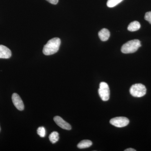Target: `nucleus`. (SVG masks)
<instances>
[{
    "label": "nucleus",
    "mask_w": 151,
    "mask_h": 151,
    "mask_svg": "<svg viewBox=\"0 0 151 151\" xmlns=\"http://www.w3.org/2000/svg\"><path fill=\"white\" fill-rule=\"evenodd\" d=\"M61 41L58 37H55L48 41L44 46L43 54L46 55H51L56 53L59 50Z\"/></svg>",
    "instance_id": "obj_1"
},
{
    "label": "nucleus",
    "mask_w": 151,
    "mask_h": 151,
    "mask_svg": "<svg viewBox=\"0 0 151 151\" xmlns=\"http://www.w3.org/2000/svg\"><path fill=\"white\" fill-rule=\"evenodd\" d=\"M141 46L140 41L139 40H134L129 41L124 44L122 47L121 51L125 54L134 53L136 52Z\"/></svg>",
    "instance_id": "obj_2"
},
{
    "label": "nucleus",
    "mask_w": 151,
    "mask_h": 151,
    "mask_svg": "<svg viewBox=\"0 0 151 151\" xmlns=\"http://www.w3.org/2000/svg\"><path fill=\"white\" fill-rule=\"evenodd\" d=\"M147 92L145 86L142 84H134L130 89V94L133 97H141L145 96Z\"/></svg>",
    "instance_id": "obj_3"
},
{
    "label": "nucleus",
    "mask_w": 151,
    "mask_h": 151,
    "mask_svg": "<svg viewBox=\"0 0 151 151\" xmlns=\"http://www.w3.org/2000/svg\"><path fill=\"white\" fill-rule=\"evenodd\" d=\"M98 93L103 101H107L109 100L110 96V88L106 82H102L100 83Z\"/></svg>",
    "instance_id": "obj_4"
},
{
    "label": "nucleus",
    "mask_w": 151,
    "mask_h": 151,
    "mask_svg": "<svg viewBox=\"0 0 151 151\" xmlns=\"http://www.w3.org/2000/svg\"><path fill=\"white\" fill-rule=\"evenodd\" d=\"M110 122V124L115 127L122 128L127 126L129 121L126 117H118L111 119Z\"/></svg>",
    "instance_id": "obj_5"
},
{
    "label": "nucleus",
    "mask_w": 151,
    "mask_h": 151,
    "mask_svg": "<svg viewBox=\"0 0 151 151\" xmlns=\"http://www.w3.org/2000/svg\"><path fill=\"white\" fill-rule=\"evenodd\" d=\"M13 103L19 111H23L24 109V105L21 98L17 93H14L12 96Z\"/></svg>",
    "instance_id": "obj_6"
},
{
    "label": "nucleus",
    "mask_w": 151,
    "mask_h": 151,
    "mask_svg": "<svg viewBox=\"0 0 151 151\" xmlns=\"http://www.w3.org/2000/svg\"><path fill=\"white\" fill-rule=\"evenodd\" d=\"M54 121L58 126L63 129L70 130L71 129L70 124L65 122L62 118L58 116H56L54 118Z\"/></svg>",
    "instance_id": "obj_7"
},
{
    "label": "nucleus",
    "mask_w": 151,
    "mask_h": 151,
    "mask_svg": "<svg viewBox=\"0 0 151 151\" xmlns=\"http://www.w3.org/2000/svg\"><path fill=\"white\" fill-rule=\"evenodd\" d=\"M12 56V52L6 47L0 45V58L8 59Z\"/></svg>",
    "instance_id": "obj_8"
},
{
    "label": "nucleus",
    "mask_w": 151,
    "mask_h": 151,
    "mask_svg": "<svg viewBox=\"0 0 151 151\" xmlns=\"http://www.w3.org/2000/svg\"><path fill=\"white\" fill-rule=\"evenodd\" d=\"M98 35L102 41H106L109 39L110 36V32L107 29H101L98 33Z\"/></svg>",
    "instance_id": "obj_9"
},
{
    "label": "nucleus",
    "mask_w": 151,
    "mask_h": 151,
    "mask_svg": "<svg viewBox=\"0 0 151 151\" xmlns=\"http://www.w3.org/2000/svg\"><path fill=\"white\" fill-rule=\"evenodd\" d=\"M141 27L140 24L139 22L135 21L132 22L128 27V30L129 31L134 32L137 31Z\"/></svg>",
    "instance_id": "obj_10"
},
{
    "label": "nucleus",
    "mask_w": 151,
    "mask_h": 151,
    "mask_svg": "<svg viewBox=\"0 0 151 151\" xmlns=\"http://www.w3.org/2000/svg\"><path fill=\"white\" fill-rule=\"evenodd\" d=\"M92 145V143L91 141L89 140H84L78 143L77 145V147L78 148L80 149H85L91 147Z\"/></svg>",
    "instance_id": "obj_11"
},
{
    "label": "nucleus",
    "mask_w": 151,
    "mask_h": 151,
    "mask_svg": "<svg viewBox=\"0 0 151 151\" xmlns=\"http://www.w3.org/2000/svg\"><path fill=\"white\" fill-rule=\"evenodd\" d=\"M49 138L50 141L52 143L55 144L59 140V134L56 132H52L51 134L50 135Z\"/></svg>",
    "instance_id": "obj_12"
},
{
    "label": "nucleus",
    "mask_w": 151,
    "mask_h": 151,
    "mask_svg": "<svg viewBox=\"0 0 151 151\" xmlns=\"http://www.w3.org/2000/svg\"><path fill=\"white\" fill-rule=\"evenodd\" d=\"M123 0H108L107 3V5L108 7L113 8L116 6Z\"/></svg>",
    "instance_id": "obj_13"
},
{
    "label": "nucleus",
    "mask_w": 151,
    "mask_h": 151,
    "mask_svg": "<svg viewBox=\"0 0 151 151\" xmlns=\"http://www.w3.org/2000/svg\"><path fill=\"white\" fill-rule=\"evenodd\" d=\"M37 133L41 137H44L46 134L45 129L44 127H40L38 128L37 130Z\"/></svg>",
    "instance_id": "obj_14"
},
{
    "label": "nucleus",
    "mask_w": 151,
    "mask_h": 151,
    "mask_svg": "<svg viewBox=\"0 0 151 151\" xmlns=\"http://www.w3.org/2000/svg\"><path fill=\"white\" fill-rule=\"evenodd\" d=\"M145 19L151 24V11L146 13L145 15Z\"/></svg>",
    "instance_id": "obj_15"
},
{
    "label": "nucleus",
    "mask_w": 151,
    "mask_h": 151,
    "mask_svg": "<svg viewBox=\"0 0 151 151\" xmlns=\"http://www.w3.org/2000/svg\"><path fill=\"white\" fill-rule=\"evenodd\" d=\"M46 1L52 4H57L58 2V0H46Z\"/></svg>",
    "instance_id": "obj_16"
},
{
    "label": "nucleus",
    "mask_w": 151,
    "mask_h": 151,
    "mask_svg": "<svg viewBox=\"0 0 151 151\" xmlns=\"http://www.w3.org/2000/svg\"><path fill=\"white\" fill-rule=\"evenodd\" d=\"M136 150L135 149H134L133 148H128L126 149V150H125V151H136Z\"/></svg>",
    "instance_id": "obj_17"
}]
</instances>
